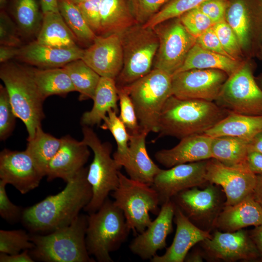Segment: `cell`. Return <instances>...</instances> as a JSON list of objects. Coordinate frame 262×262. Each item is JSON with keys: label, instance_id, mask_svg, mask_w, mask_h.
<instances>
[{"label": "cell", "instance_id": "cell-56", "mask_svg": "<svg viewBox=\"0 0 262 262\" xmlns=\"http://www.w3.org/2000/svg\"><path fill=\"white\" fill-rule=\"evenodd\" d=\"M253 195L256 201L262 208V175H257V181Z\"/></svg>", "mask_w": 262, "mask_h": 262}, {"label": "cell", "instance_id": "cell-7", "mask_svg": "<svg viewBox=\"0 0 262 262\" xmlns=\"http://www.w3.org/2000/svg\"><path fill=\"white\" fill-rule=\"evenodd\" d=\"M82 141L93 152V160L88 168L87 179L92 190V196L83 210L89 213L97 211L111 192L115 191L119 183L120 166L111 157L112 145L102 142L89 126H83Z\"/></svg>", "mask_w": 262, "mask_h": 262}, {"label": "cell", "instance_id": "cell-18", "mask_svg": "<svg viewBox=\"0 0 262 262\" xmlns=\"http://www.w3.org/2000/svg\"><path fill=\"white\" fill-rule=\"evenodd\" d=\"M44 177L28 152L7 148L0 153V179L26 194L37 187Z\"/></svg>", "mask_w": 262, "mask_h": 262}, {"label": "cell", "instance_id": "cell-27", "mask_svg": "<svg viewBox=\"0 0 262 262\" xmlns=\"http://www.w3.org/2000/svg\"><path fill=\"white\" fill-rule=\"evenodd\" d=\"M262 131V115H251L230 112L204 134L212 138L228 136L250 141Z\"/></svg>", "mask_w": 262, "mask_h": 262}, {"label": "cell", "instance_id": "cell-24", "mask_svg": "<svg viewBox=\"0 0 262 262\" xmlns=\"http://www.w3.org/2000/svg\"><path fill=\"white\" fill-rule=\"evenodd\" d=\"M83 51L79 47L58 48L35 41L21 47L16 58L39 68L62 67L73 61L82 59Z\"/></svg>", "mask_w": 262, "mask_h": 262}, {"label": "cell", "instance_id": "cell-39", "mask_svg": "<svg viewBox=\"0 0 262 262\" xmlns=\"http://www.w3.org/2000/svg\"><path fill=\"white\" fill-rule=\"evenodd\" d=\"M208 0H171L150 19L143 25L153 28L167 20L179 17L184 13L196 8Z\"/></svg>", "mask_w": 262, "mask_h": 262}, {"label": "cell", "instance_id": "cell-34", "mask_svg": "<svg viewBox=\"0 0 262 262\" xmlns=\"http://www.w3.org/2000/svg\"><path fill=\"white\" fill-rule=\"evenodd\" d=\"M25 149L36 166L46 176L48 165L56 154L61 145L62 139L56 138L43 131L41 126L37 129L34 136L28 140Z\"/></svg>", "mask_w": 262, "mask_h": 262}, {"label": "cell", "instance_id": "cell-3", "mask_svg": "<svg viewBox=\"0 0 262 262\" xmlns=\"http://www.w3.org/2000/svg\"><path fill=\"white\" fill-rule=\"evenodd\" d=\"M87 216L80 214L69 225L51 232L31 233L34 260L45 262H95L89 254L85 236Z\"/></svg>", "mask_w": 262, "mask_h": 262}, {"label": "cell", "instance_id": "cell-38", "mask_svg": "<svg viewBox=\"0 0 262 262\" xmlns=\"http://www.w3.org/2000/svg\"><path fill=\"white\" fill-rule=\"evenodd\" d=\"M117 114L114 110L109 111L100 127L103 130H109L115 139L117 150L113 157L122 167L129 158L130 134Z\"/></svg>", "mask_w": 262, "mask_h": 262}, {"label": "cell", "instance_id": "cell-37", "mask_svg": "<svg viewBox=\"0 0 262 262\" xmlns=\"http://www.w3.org/2000/svg\"><path fill=\"white\" fill-rule=\"evenodd\" d=\"M59 11L77 40L92 43L96 34L90 28L77 6L70 0H59Z\"/></svg>", "mask_w": 262, "mask_h": 262}, {"label": "cell", "instance_id": "cell-44", "mask_svg": "<svg viewBox=\"0 0 262 262\" xmlns=\"http://www.w3.org/2000/svg\"><path fill=\"white\" fill-rule=\"evenodd\" d=\"M16 118L5 86L0 85V139L6 140L12 134Z\"/></svg>", "mask_w": 262, "mask_h": 262}, {"label": "cell", "instance_id": "cell-2", "mask_svg": "<svg viewBox=\"0 0 262 262\" xmlns=\"http://www.w3.org/2000/svg\"><path fill=\"white\" fill-rule=\"evenodd\" d=\"M229 113L214 101L181 99L171 95L160 115L158 138L171 136L180 140L204 134Z\"/></svg>", "mask_w": 262, "mask_h": 262}, {"label": "cell", "instance_id": "cell-55", "mask_svg": "<svg viewBox=\"0 0 262 262\" xmlns=\"http://www.w3.org/2000/svg\"><path fill=\"white\" fill-rule=\"evenodd\" d=\"M59 0H40L41 9L43 14L48 12H59Z\"/></svg>", "mask_w": 262, "mask_h": 262}, {"label": "cell", "instance_id": "cell-31", "mask_svg": "<svg viewBox=\"0 0 262 262\" xmlns=\"http://www.w3.org/2000/svg\"><path fill=\"white\" fill-rule=\"evenodd\" d=\"M43 14L41 27L36 37L37 42L58 48L78 47L76 37L59 12Z\"/></svg>", "mask_w": 262, "mask_h": 262}, {"label": "cell", "instance_id": "cell-45", "mask_svg": "<svg viewBox=\"0 0 262 262\" xmlns=\"http://www.w3.org/2000/svg\"><path fill=\"white\" fill-rule=\"evenodd\" d=\"M179 18L186 29L196 38L214 25L198 7L184 13Z\"/></svg>", "mask_w": 262, "mask_h": 262}, {"label": "cell", "instance_id": "cell-9", "mask_svg": "<svg viewBox=\"0 0 262 262\" xmlns=\"http://www.w3.org/2000/svg\"><path fill=\"white\" fill-rule=\"evenodd\" d=\"M118 175L119 185L112 193L113 202L122 211L130 230L141 233L152 221L149 213L158 214L160 210L158 194L151 186L128 178L120 171Z\"/></svg>", "mask_w": 262, "mask_h": 262}, {"label": "cell", "instance_id": "cell-1", "mask_svg": "<svg viewBox=\"0 0 262 262\" xmlns=\"http://www.w3.org/2000/svg\"><path fill=\"white\" fill-rule=\"evenodd\" d=\"M87 170L83 167L60 192L24 209L23 226L31 233L44 234L70 225L92 196Z\"/></svg>", "mask_w": 262, "mask_h": 262}, {"label": "cell", "instance_id": "cell-30", "mask_svg": "<svg viewBox=\"0 0 262 262\" xmlns=\"http://www.w3.org/2000/svg\"><path fill=\"white\" fill-rule=\"evenodd\" d=\"M244 60L208 50L196 43L176 73L192 69H214L223 71L229 76L240 67Z\"/></svg>", "mask_w": 262, "mask_h": 262}, {"label": "cell", "instance_id": "cell-13", "mask_svg": "<svg viewBox=\"0 0 262 262\" xmlns=\"http://www.w3.org/2000/svg\"><path fill=\"white\" fill-rule=\"evenodd\" d=\"M225 20L235 33L245 59L256 57L262 34V0H229Z\"/></svg>", "mask_w": 262, "mask_h": 262}, {"label": "cell", "instance_id": "cell-40", "mask_svg": "<svg viewBox=\"0 0 262 262\" xmlns=\"http://www.w3.org/2000/svg\"><path fill=\"white\" fill-rule=\"evenodd\" d=\"M34 247L30 234L22 229L0 230V253L15 254Z\"/></svg>", "mask_w": 262, "mask_h": 262}, {"label": "cell", "instance_id": "cell-35", "mask_svg": "<svg viewBox=\"0 0 262 262\" xmlns=\"http://www.w3.org/2000/svg\"><path fill=\"white\" fill-rule=\"evenodd\" d=\"M76 91L80 94L79 100L93 99L100 76L82 59L73 61L64 66Z\"/></svg>", "mask_w": 262, "mask_h": 262}, {"label": "cell", "instance_id": "cell-28", "mask_svg": "<svg viewBox=\"0 0 262 262\" xmlns=\"http://www.w3.org/2000/svg\"><path fill=\"white\" fill-rule=\"evenodd\" d=\"M92 100V109L84 112L81 118L82 126H98L109 111L114 110L118 113V96L115 80L101 77Z\"/></svg>", "mask_w": 262, "mask_h": 262}, {"label": "cell", "instance_id": "cell-53", "mask_svg": "<svg viewBox=\"0 0 262 262\" xmlns=\"http://www.w3.org/2000/svg\"><path fill=\"white\" fill-rule=\"evenodd\" d=\"M20 47L0 45V62L1 64L8 62L10 59L16 58Z\"/></svg>", "mask_w": 262, "mask_h": 262}, {"label": "cell", "instance_id": "cell-50", "mask_svg": "<svg viewBox=\"0 0 262 262\" xmlns=\"http://www.w3.org/2000/svg\"><path fill=\"white\" fill-rule=\"evenodd\" d=\"M196 43L208 50L231 58L224 50L213 27L197 37Z\"/></svg>", "mask_w": 262, "mask_h": 262}, {"label": "cell", "instance_id": "cell-16", "mask_svg": "<svg viewBox=\"0 0 262 262\" xmlns=\"http://www.w3.org/2000/svg\"><path fill=\"white\" fill-rule=\"evenodd\" d=\"M228 75L214 69H192L174 74L172 78V95L181 99L214 101Z\"/></svg>", "mask_w": 262, "mask_h": 262}, {"label": "cell", "instance_id": "cell-26", "mask_svg": "<svg viewBox=\"0 0 262 262\" xmlns=\"http://www.w3.org/2000/svg\"><path fill=\"white\" fill-rule=\"evenodd\" d=\"M262 224V208L252 194L234 205H225L216 220L215 229L234 232Z\"/></svg>", "mask_w": 262, "mask_h": 262}, {"label": "cell", "instance_id": "cell-5", "mask_svg": "<svg viewBox=\"0 0 262 262\" xmlns=\"http://www.w3.org/2000/svg\"><path fill=\"white\" fill-rule=\"evenodd\" d=\"M130 231L122 211L107 198L87 216L85 241L89 254L99 262H113L110 253L120 248Z\"/></svg>", "mask_w": 262, "mask_h": 262}, {"label": "cell", "instance_id": "cell-6", "mask_svg": "<svg viewBox=\"0 0 262 262\" xmlns=\"http://www.w3.org/2000/svg\"><path fill=\"white\" fill-rule=\"evenodd\" d=\"M172 76L152 68L147 75L124 87L133 102L141 130L157 133L163 108L172 95Z\"/></svg>", "mask_w": 262, "mask_h": 262}, {"label": "cell", "instance_id": "cell-32", "mask_svg": "<svg viewBox=\"0 0 262 262\" xmlns=\"http://www.w3.org/2000/svg\"><path fill=\"white\" fill-rule=\"evenodd\" d=\"M30 68L44 100L50 96L64 97L69 93L76 91L69 75L64 67Z\"/></svg>", "mask_w": 262, "mask_h": 262}, {"label": "cell", "instance_id": "cell-17", "mask_svg": "<svg viewBox=\"0 0 262 262\" xmlns=\"http://www.w3.org/2000/svg\"><path fill=\"white\" fill-rule=\"evenodd\" d=\"M207 160L178 164L167 169H161L151 185L158 194L160 205L184 190L206 186L208 183L205 178Z\"/></svg>", "mask_w": 262, "mask_h": 262}, {"label": "cell", "instance_id": "cell-54", "mask_svg": "<svg viewBox=\"0 0 262 262\" xmlns=\"http://www.w3.org/2000/svg\"><path fill=\"white\" fill-rule=\"evenodd\" d=\"M249 234L256 245L262 260V224L255 227Z\"/></svg>", "mask_w": 262, "mask_h": 262}, {"label": "cell", "instance_id": "cell-61", "mask_svg": "<svg viewBox=\"0 0 262 262\" xmlns=\"http://www.w3.org/2000/svg\"><path fill=\"white\" fill-rule=\"evenodd\" d=\"M70 0L74 4H78L82 2H84L90 1L92 0Z\"/></svg>", "mask_w": 262, "mask_h": 262}, {"label": "cell", "instance_id": "cell-12", "mask_svg": "<svg viewBox=\"0 0 262 262\" xmlns=\"http://www.w3.org/2000/svg\"><path fill=\"white\" fill-rule=\"evenodd\" d=\"M153 29L159 39V47L153 68L173 76L183 65L196 38L186 29L179 17L164 21Z\"/></svg>", "mask_w": 262, "mask_h": 262}, {"label": "cell", "instance_id": "cell-23", "mask_svg": "<svg viewBox=\"0 0 262 262\" xmlns=\"http://www.w3.org/2000/svg\"><path fill=\"white\" fill-rule=\"evenodd\" d=\"M213 138L205 134L189 136L180 139L175 147L157 151L156 160L167 168L175 165L212 158Z\"/></svg>", "mask_w": 262, "mask_h": 262}, {"label": "cell", "instance_id": "cell-25", "mask_svg": "<svg viewBox=\"0 0 262 262\" xmlns=\"http://www.w3.org/2000/svg\"><path fill=\"white\" fill-rule=\"evenodd\" d=\"M148 134L144 130L130 134L129 158L123 167L130 179L151 186L161 169L147 153L146 140Z\"/></svg>", "mask_w": 262, "mask_h": 262}, {"label": "cell", "instance_id": "cell-52", "mask_svg": "<svg viewBox=\"0 0 262 262\" xmlns=\"http://www.w3.org/2000/svg\"><path fill=\"white\" fill-rule=\"evenodd\" d=\"M0 262H33L34 260L31 256L29 250H25L15 254L0 253Z\"/></svg>", "mask_w": 262, "mask_h": 262}, {"label": "cell", "instance_id": "cell-59", "mask_svg": "<svg viewBox=\"0 0 262 262\" xmlns=\"http://www.w3.org/2000/svg\"><path fill=\"white\" fill-rule=\"evenodd\" d=\"M256 57L262 61V34L259 41L258 49L257 50Z\"/></svg>", "mask_w": 262, "mask_h": 262}, {"label": "cell", "instance_id": "cell-57", "mask_svg": "<svg viewBox=\"0 0 262 262\" xmlns=\"http://www.w3.org/2000/svg\"><path fill=\"white\" fill-rule=\"evenodd\" d=\"M204 259L203 252L200 249H195L188 252L186 256L184 262H201Z\"/></svg>", "mask_w": 262, "mask_h": 262}, {"label": "cell", "instance_id": "cell-60", "mask_svg": "<svg viewBox=\"0 0 262 262\" xmlns=\"http://www.w3.org/2000/svg\"><path fill=\"white\" fill-rule=\"evenodd\" d=\"M255 80L259 86L262 90V73L255 77Z\"/></svg>", "mask_w": 262, "mask_h": 262}, {"label": "cell", "instance_id": "cell-46", "mask_svg": "<svg viewBox=\"0 0 262 262\" xmlns=\"http://www.w3.org/2000/svg\"><path fill=\"white\" fill-rule=\"evenodd\" d=\"M19 29L4 9L0 12V45L21 47L22 41Z\"/></svg>", "mask_w": 262, "mask_h": 262}, {"label": "cell", "instance_id": "cell-29", "mask_svg": "<svg viewBox=\"0 0 262 262\" xmlns=\"http://www.w3.org/2000/svg\"><path fill=\"white\" fill-rule=\"evenodd\" d=\"M100 35L119 34L137 23L128 0H100Z\"/></svg>", "mask_w": 262, "mask_h": 262}, {"label": "cell", "instance_id": "cell-4", "mask_svg": "<svg viewBox=\"0 0 262 262\" xmlns=\"http://www.w3.org/2000/svg\"><path fill=\"white\" fill-rule=\"evenodd\" d=\"M0 78L7 91L15 115L26 127L27 140L32 139L45 117L43 110L45 100L30 67L9 61L2 63Z\"/></svg>", "mask_w": 262, "mask_h": 262}, {"label": "cell", "instance_id": "cell-36", "mask_svg": "<svg viewBox=\"0 0 262 262\" xmlns=\"http://www.w3.org/2000/svg\"><path fill=\"white\" fill-rule=\"evenodd\" d=\"M11 12L20 33L29 37L37 35L43 14L36 0H13Z\"/></svg>", "mask_w": 262, "mask_h": 262}, {"label": "cell", "instance_id": "cell-15", "mask_svg": "<svg viewBox=\"0 0 262 262\" xmlns=\"http://www.w3.org/2000/svg\"><path fill=\"white\" fill-rule=\"evenodd\" d=\"M205 178L220 186L226 196L225 205H233L253 194L257 175L246 164L226 165L214 158L207 160Z\"/></svg>", "mask_w": 262, "mask_h": 262}, {"label": "cell", "instance_id": "cell-41", "mask_svg": "<svg viewBox=\"0 0 262 262\" xmlns=\"http://www.w3.org/2000/svg\"><path fill=\"white\" fill-rule=\"evenodd\" d=\"M213 27L224 50L232 58L246 59L235 33L225 20L214 24Z\"/></svg>", "mask_w": 262, "mask_h": 262}, {"label": "cell", "instance_id": "cell-19", "mask_svg": "<svg viewBox=\"0 0 262 262\" xmlns=\"http://www.w3.org/2000/svg\"><path fill=\"white\" fill-rule=\"evenodd\" d=\"M82 59L100 77L115 80L123 65V54L119 34L96 35L84 49Z\"/></svg>", "mask_w": 262, "mask_h": 262}, {"label": "cell", "instance_id": "cell-48", "mask_svg": "<svg viewBox=\"0 0 262 262\" xmlns=\"http://www.w3.org/2000/svg\"><path fill=\"white\" fill-rule=\"evenodd\" d=\"M100 0H92L76 4L85 22L97 35L101 33Z\"/></svg>", "mask_w": 262, "mask_h": 262}, {"label": "cell", "instance_id": "cell-10", "mask_svg": "<svg viewBox=\"0 0 262 262\" xmlns=\"http://www.w3.org/2000/svg\"><path fill=\"white\" fill-rule=\"evenodd\" d=\"M255 68L252 58L245 59L229 76L214 102L229 112L262 115V90L254 76Z\"/></svg>", "mask_w": 262, "mask_h": 262}, {"label": "cell", "instance_id": "cell-47", "mask_svg": "<svg viewBox=\"0 0 262 262\" xmlns=\"http://www.w3.org/2000/svg\"><path fill=\"white\" fill-rule=\"evenodd\" d=\"M7 184L0 180V215L9 223H15L21 220L24 210L9 199L6 191Z\"/></svg>", "mask_w": 262, "mask_h": 262}, {"label": "cell", "instance_id": "cell-43", "mask_svg": "<svg viewBox=\"0 0 262 262\" xmlns=\"http://www.w3.org/2000/svg\"><path fill=\"white\" fill-rule=\"evenodd\" d=\"M171 0H128L137 23L144 24Z\"/></svg>", "mask_w": 262, "mask_h": 262}, {"label": "cell", "instance_id": "cell-14", "mask_svg": "<svg viewBox=\"0 0 262 262\" xmlns=\"http://www.w3.org/2000/svg\"><path fill=\"white\" fill-rule=\"evenodd\" d=\"M199 244L204 259L208 261L233 262L261 259L249 232L244 229L234 232L215 229L211 238Z\"/></svg>", "mask_w": 262, "mask_h": 262}, {"label": "cell", "instance_id": "cell-11", "mask_svg": "<svg viewBox=\"0 0 262 262\" xmlns=\"http://www.w3.org/2000/svg\"><path fill=\"white\" fill-rule=\"evenodd\" d=\"M204 189L194 187L180 192L171 200L195 225L211 232L222 210L226 196L219 185L208 182Z\"/></svg>", "mask_w": 262, "mask_h": 262}, {"label": "cell", "instance_id": "cell-21", "mask_svg": "<svg viewBox=\"0 0 262 262\" xmlns=\"http://www.w3.org/2000/svg\"><path fill=\"white\" fill-rule=\"evenodd\" d=\"M61 139L60 148L49 162L46 176L48 181L60 178L66 183L84 167L90 152L82 140L78 141L69 135Z\"/></svg>", "mask_w": 262, "mask_h": 262}, {"label": "cell", "instance_id": "cell-33", "mask_svg": "<svg viewBox=\"0 0 262 262\" xmlns=\"http://www.w3.org/2000/svg\"><path fill=\"white\" fill-rule=\"evenodd\" d=\"M249 142L246 139L232 136L213 137L211 145L212 158L230 166L246 164Z\"/></svg>", "mask_w": 262, "mask_h": 262}, {"label": "cell", "instance_id": "cell-49", "mask_svg": "<svg viewBox=\"0 0 262 262\" xmlns=\"http://www.w3.org/2000/svg\"><path fill=\"white\" fill-rule=\"evenodd\" d=\"M229 0H208L197 7L214 24L225 20Z\"/></svg>", "mask_w": 262, "mask_h": 262}, {"label": "cell", "instance_id": "cell-58", "mask_svg": "<svg viewBox=\"0 0 262 262\" xmlns=\"http://www.w3.org/2000/svg\"><path fill=\"white\" fill-rule=\"evenodd\" d=\"M248 147L262 154V131L250 141Z\"/></svg>", "mask_w": 262, "mask_h": 262}, {"label": "cell", "instance_id": "cell-8", "mask_svg": "<svg viewBox=\"0 0 262 262\" xmlns=\"http://www.w3.org/2000/svg\"><path fill=\"white\" fill-rule=\"evenodd\" d=\"M123 65L116 78L117 86L128 85L148 73L152 69L159 47V39L153 28L136 23L119 33Z\"/></svg>", "mask_w": 262, "mask_h": 262}, {"label": "cell", "instance_id": "cell-22", "mask_svg": "<svg viewBox=\"0 0 262 262\" xmlns=\"http://www.w3.org/2000/svg\"><path fill=\"white\" fill-rule=\"evenodd\" d=\"M174 220L176 225V230L172 243L163 255H155L150 260V262H183L193 246L205 239L212 237L210 232L195 225L176 205Z\"/></svg>", "mask_w": 262, "mask_h": 262}, {"label": "cell", "instance_id": "cell-42", "mask_svg": "<svg viewBox=\"0 0 262 262\" xmlns=\"http://www.w3.org/2000/svg\"><path fill=\"white\" fill-rule=\"evenodd\" d=\"M117 87L120 107L119 117L129 134L138 132L141 129L131 99L124 87Z\"/></svg>", "mask_w": 262, "mask_h": 262}, {"label": "cell", "instance_id": "cell-20", "mask_svg": "<svg viewBox=\"0 0 262 262\" xmlns=\"http://www.w3.org/2000/svg\"><path fill=\"white\" fill-rule=\"evenodd\" d=\"M175 205L170 200L161 205L157 217L133 239L129 248L144 260H150L166 246V238L173 231Z\"/></svg>", "mask_w": 262, "mask_h": 262}, {"label": "cell", "instance_id": "cell-51", "mask_svg": "<svg viewBox=\"0 0 262 262\" xmlns=\"http://www.w3.org/2000/svg\"><path fill=\"white\" fill-rule=\"evenodd\" d=\"M246 163L253 173L262 175V154L248 147Z\"/></svg>", "mask_w": 262, "mask_h": 262}, {"label": "cell", "instance_id": "cell-62", "mask_svg": "<svg viewBox=\"0 0 262 262\" xmlns=\"http://www.w3.org/2000/svg\"><path fill=\"white\" fill-rule=\"evenodd\" d=\"M6 0H0V5L1 9H2L5 4Z\"/></svg>", "mask_w": 262, "mask_h": 262}]
</instances>
